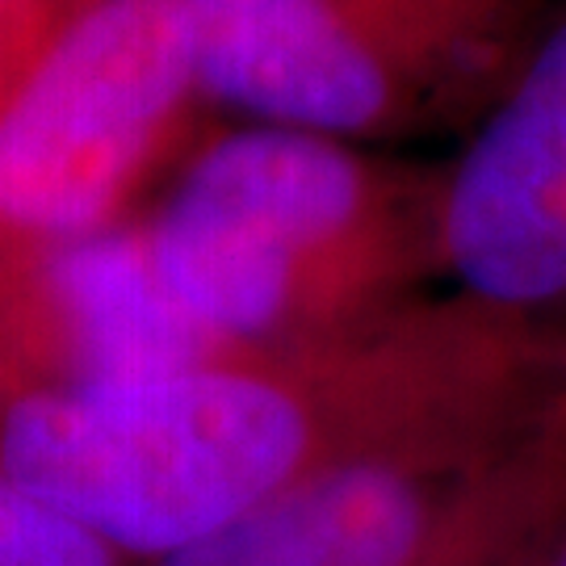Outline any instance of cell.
<instances>
[{
    "label": "cell",
    "mask_w": 566,
    "mask_h": 566,
    "mask_svg": "<svg viewBox=\"0 0 566 566\" xmlns=\"http://www.w3.org/2000/svg\"><path fill=\"white\" fill-rule=\"evenodd\" d=\"M533 324L449 294L311 348L0 399V470L126 563H160L332 462L521 403Z\"/></svg>",
    "instance_id": "cell-1"
},
{
    "label": "cell",
    "mask_w": 566,
    "mask_h": 566,
    "mask_svg": "<svg viewBox=\"0 0 566 566\" xmlns=\"http://www.w3.org/2000/svg\"><path fill=\"white\" fill-rule=\"evenodd\" d=\"M441 172L361 143L248 122L181 168L143 219L164 282L231 348H311L420 306Z\"/></svg>",
    "instance_id": "cell-2"
},
{
    "label": "cell",
    "mask_w": 566,
    "mask_h": 566,
    "mask_svg": "<svg viewBox=\"0 0 566 566\" xmlns=\"http://www.w3.org/2000/svg\"><path fill=\"white\" fill-rule=\"evenodd\" d=\"M189 4L210 102L365 147L474 126L558 0Z\"/></svg>",
    "instance_id": "cell-3"
},
{
    "label": "cell",
    "mask_w": 566,
    "mask_h": 566,
    "mask_svg": "<svg viewBox=\"0 0 566 566\" xmlns=\"http://www.w3.org/2000/svg\"><path fill=\"white\" fill-rule=\"evenodd\" d=\"M202 105L189 0H76L0 97V290L130 223Z\"/></svg>",
    "instance_id": "cell-4"
},
{
    "label": "cell",
    "mask_w": 566,
    "mask_h": 566,
    "mask_svg": "<svg viewBox=\"0 0 566 566\" xmlns=\"http://www.w3.org/2000/svg\"><path fill=\"white\" fill-rule=\"evenodd\" d=\"M512 411L324 465L151 566H507L542 495Z\"/></svg>",
    "instance_id": "cell-5"
},
{
    "label": "cell",
    "mask_w": 566,
    "mask_h": 566,
    "mask_svg": "<svg viewBox=\"0 0 566 566\" xmlns=\"http://www.w3.org/2000/svg\"><path fill=\"white\" fill-rule=\"evenodd\" d=\"M437 256L495 315L566 311V0L441 172Z\"/></svg>",
    "instance_id": "cell-6"
},
{
    "label": "cell",
    "mask_w": 566,
    "mask_h": 566,
    "mask_svg": "<svg viewBox=\"0 0 566 566\" xmlns=\"http://www.w3.org/2000/svg\"><path fill=\"white\" fill-rule=\"evenodd\" d=\"M235 353L164 282L143 219L63 248L0 290V399L177 374Z\"/></svg>",
    "instance_id": "cell-7"
},
{
    "label": "cell",
    "mask_w": 566,
    "mask_h": 566,
    "mask_svg": "<svg viewBox=\"0 0 566 566\" xmlns=\"http://www.w3.org/2000/svg\"><path fill=\"white\" fill-rule=\"evenodd\" d=\"M0 566H130L0 470Z\"/></svg>",
    "instance_id": "cell-8"
},
{
    "label": "cell",
    "mask_w": 566,
    "mask_h": 566,
    "mask_svg": "<svg viewBox=\"0 0 566 566\" xmlns=\"http://www.w3.org/2000/svg\"><path fill=\"white\" fill-rule=\"evenodd\" d=\"M76 0H0V97L51 42Z\"/></svg>",
    "instance_id": "cell-9"
},
{
    "label": "cell",
    "mask_w": 566,
    "mask_h": 566,
    "mask_svg": "<svg viewBox=\"0 0 566 566\" xmlns=\"http://www.w3.org/2000/svg\"><path fill=\"white\" fill-rule=\"evenodd\" d=\"M507 566H566V528L549 537V546H542L537 554H516Z\"/></svg>",
    "instance_id": "cell-10"
}]
</instances>
